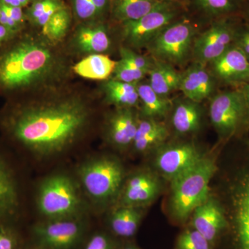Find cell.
I'll return each mask as SVG.
<instances>
[{"label":"cell","instance_id":"6da1fadb","mask_svg":"<svg viewBox=\"0 0 249 249\" xmlns=\"http://www.w3.org/2000/svg\"><path fill=\"white\" fill-rule=\"evenodd\" d=\"M89 118L88 107L76 98L40 104L24 98L7 101L0 110V132L15 152L49 157L73 143Z\"/></svg>","mask_w":249,"mask_h":249},{"label":"cell","instance_id":"7a4b0ae2","mask_svg":"<svg viewBox=\"0 0 249 249\" xmlns=\"http://www.w3.org/2000/svg\"><path fill=\"white\" fill-rule=\"evenodd\" d=\"M61 60L47 41L23 29L0 46V95L7 101L26 98L62 73Z\"/></svg>","mask_w":249,"mask_h":249},{"label":"cell","instance_id":"3957f363","mask_svg":"<svg viewBox=\"0 0 249 249\" xmlns=\"http://www.w3.org/2000/svg\"><path fill=\"white\" fill-rule=\"evenodd\" d=\"M217 170L215 162L204 157L171 181L170 209L176 220L185 222L196 207L209 197V183Z\"/></svg>","mask_w":249,"mask_h":249},{"label":"cell","instance_id":"277c9868","mask_svg":"<svg viewBox=\"0 0 249 249\" xmlns=\"http://www.w3.org/2000/svg\"><path fill=\"white\" fill-rule=\"evenodd\" d=\"M80 182L91 199L106 203L119 196L124 181V167L110 156L85 162L79 170Z\"/></svg>","mask_w":249,"mask_h":249},{"label":"cell","instance_id":"5b68a950","mask_svg":"<svg viewBox=\"0 0 249 249\" xmlns=\"http://www.w3.org/2000/svg\"><path fill=\"white\" fill-rule=\"evenodd\" d=\"M11 147L0 138V222L18 224L24 209L19 164Z\"/></svg>","mask_w":249,"mask_h":249},{"label":"cell","instance_id":"8992f818","mask_svg":"<svg viewBox=\"0 0 249 249\" xmlns=\"http://www.w3.org/2000/svg\"><path fill=\"white\" fill-rule=\"evenodd\" d=\"M37 206L49 220L76 217L81 208L76 183L60 174L46 178L39 188Z\"/></svg>","mask_w":249,"mask_h":249},{"label":"cell","instance_id":"52a82bcc","mask_svg":"<svg viewBox=\"0 0 249 249\" xmlns=\"http://www.w3.org/2000/svg\"><path fill=\"white\" fill-rule=\"evenodd\" d=\"M194 29L188 22L170 24L147 46L157 60L181 65L193 48Z\"/></svg>","mask_w":249,"mask_h":249},{"label":"cell","instance_id":"ba28073f","mask_svg":"<svg viewBox=\"0 0 249 249\" xmlns=\"http://www.w3.org/2000/svg\"><path fill=\"white\" fill-rule=\"evenodd\" d=\"M210 119L223 138H230L245 128V106L240 90H231L216 95L209 109Z\"/></svg>","mask_w":249,"mask_h":249},{"label":"cell","instance_id":"9c48e42d","mask_svg":"<svg viewBox=\"0 0 249 249\" xmlns=\"http://www.w3.org/2000/svg\"><path fill=\"white\" fill-rule=\"evenodd\" d=\"M175 16L171 8L161 1L155 9L142 18L123 23V37L132 47L147 46L160 31L170 25Z\"/></svg>","mask_w":249,"mask_h":249},{"label":"cell","instance_id":"30bf717a","mask_svg":"<svg viewBox=\"0 0 249 249\" xmlns=\"http://www.w3.org/2000/svg\"><path fill=\"white\" fill-rule=\"evenodd\" d=\"M84 232L83 223L77 218L51 219L33 228V235L42 249H71Z\"/></svg>","mask_w":249,"mask_h":249},{"label":"cell","instance_id":"8fae6325","mask_svg":"<svg viewBox=\"0 0 249 249\" xmlns=\"http://www.w3.org/2000/svg\"><path fill=\"white\" fill-rule=\"evenodd\" d=\"M236 33L226 22L214 24L193 42V52L196 62L212 63L234 45Z\"/></svg>","mask_w":249,"mask_h":249},{"label":"cell","instance_id":"7c38bea8","mask_svg":"<svg viewBox=\"0 0 249 249\" xmlns=\"http://www.w3.org/2000/svg\"><path fill=\"white\" fill-rule=\"evenodd\" d=\"M205 156L194 144L186 142L163 147L157 154L155 165L170 181L200 161Z\"/></svg>","mask_w":249,"mask_h":249},{"label":"cell","instance_id":"4fadbf2b","mask_svg":"<svg viewBox=\"0 0 249 249\" xmlns=\"http://www.w3.org/2000/svg\"><path fill=\"white\" fill-rule=\"evenodd\" d=\"M160 180L155 174L141 170L124 181L120 193V206L142 208L150 204L160 194Z\"/></svg>","mask_w":249,"mask_h":249},{"label":"cell","instance_id":"5bb4252c","mask_svg":"<svg viewBox=\"0 0 249 249\" xmlns=\"http://www.w3.org/2000/svg\"><path fill=\"white\" fill-rule=\"evenodd\" d=\"M214 76L229 85H243L249 81V60L240 49L232 45L212 62Z\"/></svg>","mask_w":249,"mask_h":249},{"label":"cell","instance_id":"9a60e30c","mask_svg":"<svg viewBox=\"0 0 249 249\" xmlns=\"http://www.w3.org/2000/svg\"><path fill=\"white\" fill-rule=\"evenodd\" d=\"M232 192V212L238 249H249V172L241 177Z\"/></svg>","mask_w":249,"mask_h":249},{"label":"cell","instance_id":"2e32d148","mask_svg":"<svg viewBox=\"0 0 249 249\" xmlns=\"http://www.w3.org/2000/svg\"><path fill=\"white\" fill-rule=\"evenodd\" d=\"M193 229L210 242L215 240L227 227V222L222 206L215 199L208 198L193 213Z\"/></svg>","mask_w":249,"mask_h":249},{"label":"cell","instance_id":"e0dca14e","mask_svg":"<svg viewBox=\"0 0 249 249\" xmlns=\"http://www.w3.org/2000/svg\"><path fill=\"white\" fill-rule=\"evenodd\" d=\"M138 121L132 108L118 107L107 122V135L109 142L120 149L132 145Z\"/></svg>","mask_w":249,"mask_h":249},{"label":"cell","instance_id":"ac0fdd59","mask_svg":"<svg viewBox=\"0 0 249 249\" xmlns=\"http://www.w3.org/2000/svg\"><path fill=\"white\" fill-rule=\"evenodd\" d=\"M193 102L200 103L209 97L214 89V80L204 65L196 62L181 74L178 88Z\"/></svg>","mask_w":249,"mask_h":249},{"label":"cell","instance_id":"d6986e66","mask_svg":"<svg viewBox=\"0 0 249 249\" xmlns=\"http://www.w3.org/2000/svg\"><path fill=\"white\" fill-rule=\"evenodd\" d=\"M169 132L166 126L156 119L144 118L139 120L132 146L139 153H145L166 140Z\"/></svg>","mask_w":249,"mask_h":249},{"label":"cell","instance_id":"ffe728a7","mask_svg":"<svg viewBox=\"0 0 249 249\" xmlns=\"http://www.w3.org/2000/svg\"><path fill=\"white\" fill-rule=\"evenodd\" d=\"M74 42L80 52L90 55L107 52L111 46L106 28L99 24L82 26L76 31Z\"/></svg>","mask_w":249,"mask_h":249},{"label":"cell","instance_id":"44dd1931","mask_svg":"<svg viewBox=\"0 0 249 249\" xmlns=\"http://www.w3.org/2000/svg\"><path fill=\"white\" fill-rule=\"evenodd\" d=\"M202 113L199 103L187 99L176 105L172 124L175 132L181 135L194 133L200 127Z\"/></svg>","mask_w":249,"mask_h":249},{"label":"cell","instance_id":"7402d4cb","mask_svg":"<svg viewBox=\"0 0 249 249\" xmlns=\"http://www.w3.org/2000/svg\"><path fill=\"white\" fill-rule=\"evenodd\" d=\"M117 62L102 53L91 54L73 67L78 76L87 79L104 80L114 73Z\"/></svg>","mask_w":249,"mask_h":249},{"label":"cell","instance_id":"603a6c76","mask_svg":"<svg viewBox=\"0 0 249 249\" xmlns=\"http://www.w3.org/2000/svg\"><path fill=\"white\" fill-rule=\"evenodd\" d=\"M148 73L149 85L160 96L168 97L170 93L179 88L181 74L170 64L157 60L154 62Z\"/></svg>","mask_w":249,"mask_h":249},{"label":"cell","instance_id":"cb8c5ba5","mask_svg":"<svg viewBox=\"0 0 249 249\" xmlns=\"http://www.w3.org/2000/svg\"><path fill=\"white\" fill-rule=\"evenodd\" d=\"M142 216V208L119 206L109 219L111 229L120 237H132L138 230Z\"/></svg>","mask_w":249,"mask_h":249},{"label":"cell","instance_id":"d4e9b609","mask_svg":"<svg viewBox=\"0 0 249 249\" xmlns=\"http://www.w3.org/2000/svg\"><path fill=\"white\" fill-rule=\"evenodd\" d=\"M137 89L144 118L157 120L168 114L172 106V102L168 97L156 93L149 84L137 85Z\"/></svg>","mask_w":249,"mask_h":249},{"label":"cell","instance_id":"484cf974","mask_svg":"<svg viewBox=\"0 0 249 249\" xmlns=\"http://www.w3.org/2000/svg\"><path fill=\"white\" fill-rule=\"evenodd\" d=\"M106 101L118 107L133 108L139 101L137 84L124 83L113 79L104 85Z\"/></svg>","mask_w":249,"mask_h":249},{"label":"cell","instance_id":"4316f807","mask_svg":"<svg viewBox=\"0 0 249 249\" xmlns=\"http://www.w3.org/2000/svg\"><path fill=\"white\" fill-rule=\"evenodd\" d=\"M160 2L158 0H116L113 15L122 23L137 20L155 9Z\"/></svg>","mask_w":249,"mask_h":249},{"label":"cell","instance_id":"83f0119b","mask_svg":"<svg viewBox=\"0 0 249 249\" xmlns=\"http://www.w3.org/2000/svg\"><path fill=\"white\" fill-rule=\"evenodd\" d=\"M71 22L70 11L64 6L57 11L42 27V34L50 42H58L66 35Z\"/></svg>","mask_w":249,"mask_h":249},{"label":"cell","instance_id":"f1b7e54d","mask_svg":"<svg viewBox=\"0 0 249 249\" xmlns=\"http://www.w3.org/2000/svg\"><path fill=\"white\" fill-rule=\"evenodd\" d=\"M64 6L60 0H36L26 13V18L34 25L42 27Z\"/></svg>","mask_w":249,"mask_h":249},{"label":"cell","instance_id":"f546056e","mask_svg":"<svg viewBox=\"0 0 249 249\" xmlns=\"http://www.w3.org/2000/svg\"><path fill=\"white\" fill-rule=\"evenodd\" d=\"M18 224L0 222V249H23Z\"/></svg>","mask_w":249,"mask_h":249},{"label":"cell","instance_id":"4dcf8cb0","mask_svg":"<svg viewBox=\"0 0 249 249\" xmlns=\"http://www.w3.org/2000/svg\"><path fill=\"white\" fill-rule=\"evenodd\" d=\"M114 73V79L130 84H137L147 74V72L134 68L122 60L117 62Z\"/></svg>","mask_w":249,"mask_h":249},{"label":"cell","instance_id":"1f68e13d","mask_svg":"<svg viewBox=\"0 0 249 249\" xmlns=\"http://www.w3.org/2000/svg\"><path fill=\"white\" fill-rule=\"evenodd\" d=\"M178 249H211L210 242L193 229L187 230L178 237Z\"/></svg>","mask_w":249,"mask_h":249},{"label":"cell","instance_id":"d6a6232c","mask_svg":"<svg viewBox=\"0 0 249 249\" xmlns=\"http://www.w3.org/2000/svg\"><path fill=\"white\" fill-rule=\"evenodd\" d=\"M121 60L127 62L128 65L145 72L149 73L153 66L154 62L146 57L136 53L130 49L121 47L120 49Z\"/></svg>","mask_w":249,"mask_h":249},{"label":"cell","instance_id":"836d02e7","mask_svg":"<svg viewBox=\"0 0 249 249\" xmlns=\"http://www.w3.org/2000/svg\"><path fill=\"white\" fill-rule=\"evenodd\" d=\"M73 4L75 14L80 19L88 20L98 16L91 0H73Z\"/></svg>","mask_w":249,"mask_h":249},{"label":"cell","instance_id":"e575fe53","mask_svg":"<svg viewBox=\"0 0 249 249\" xmlns=\"http://www.w3.org/2000/svg\"><path fill=\"white\" fill-rule=\"evenodd\" d=\"M201 5L210 12L223 14L232 10V0H199Z\"/></svg>","mask_w":249,"mask_h":249},{"label":"cell","instance_id":"d590c367","mask_svg":"<svg viewBox=\"0 0 249 249\" xmlns=\"http://www.w3.org/2000/svg\"><path fill=\"white\" fill-rule=\"evenodd\" d=\"M84 249H115V247L107 235L99 232L91 236Z\"/></svg>","mask_w":249,"mask_h":249},{"label":"cell","instance_id":"8d00e7d4","mask_svg":"<svg viewBox=\"0 0 249 249\" xmlns=\"http://www.w3.org/2000/svg\"><path fill=\"white\" fill-rule=\"evenodd\" d=\"M234 45L240 49L249 60V27L237 31Z\"/></svg>","mask_w":249,"mask_h":249},{"label":"cell","instance_id":"74e56055","mask_svg":"<svg viewBox=\"0 0 249 249\" xmlns=\"http://www.w3.org/2000/svg\"><path fill=\"white\" fill-rule=\"evenodd\" d=\"M1 9L4 11L9 17L12 18L15 22H17L18 24L24 27V23L27 19L25 14L23 11L22 7H18V6H7L2 4L0 1Z\"/></svg>","mask_w":249,"mask_h":249},{"label":"cell","instance_id":"f35d334b","mask_svg":"<svg viewBox=\"0 0 249 249\" xmlns=\"http://www.w3.org/2000/svg\"><path fill=\"white\" fill-rule=\"evenodd\" d=\"M239 90L242 93L245 106V128H249V81L242 85Z\"/></svg>","mask_w":249,"mask_h":249},{"label":"cell","instance_id":"ab89813d","mask_svg":"<svg viewBox=\"0 0 249 249\" xmlns=\"http://www.w3.org/2000/svg\"><path fill=\"white\" fill-rule=\"evenodd\" d=\"M14 34H13L9 29H6V27L0 24V46L9 40Z\"/></svg>","mask_w":249,"mask_h":249},{"label":"cell","instance_id":"60d3db41","mask_svg":"<svg viewBox=\"0 0 249 249\" xmlns=\"http://www.w3.org/2000/svg\"><path fill=\"white\" fill-rule=\"evenodd\" d=\"M97 10L98 16L103 14L107 5V0H91Z\"/></svg>","mask_w":249,"mask_h":249},{"label":"cell","instance_id":"b9f144b4","mask_svg":"<svg viewBox=\"0 0 249 249\" xmlns=\"http://www.w3.org/2000/svg\"><path fill=\"white\" fill-rule=\"evenodd\" d=\"M2 4L11 6H18V7H22L19 1L18 0H0ZM23 8V7H22Z\"/></svg>","mask_w":249,"mask_h":249},{"label":"cell","instance_id":"7bdbcfd3","mask_svg":"<svg viewBox=\"0 0 249 249\" xmlns=\"http://www.w3.org/2000/svg\"><path fill=\"white\" fill-rule=\"evenodd\" d=\"M18 1L22 5V7H24V6H27L31 2V0H18Z\"/></svg>","mask_w":249,"mask_h":249},{"label":"cell","instance_id":"ee69618b","mask_svg":"<svg viewBox=\"0 0 249 249\" xmlns=\"http://www.w3.org/2000/svg\"><path fill=\"white\" fill-rule=\"evenodd\" d=\"M123 249H138L136 248V247H132V246H127V247H124V248Z\"/></svg>","mask_w":249,"mask_h":249},{"label":"cell","instance_id":"f6af8a7d","mask_svg":"<svg viewBox=\"0 0 249 249\" xmlns=\"http://www.w3.org/2000/svg\"><path fill=\"white\" fill-rule=\"evenodd\" d=\"M1 5H0V14H1Z\"/></svg>","mask_w":249,"mask_h":249},{"label":"cell","instance_id":"bcb514c9","mask_svg":"<svg viewBox=\"0 0 249 249\" xmlns=\"http://www.w3.org/2000/svg\"><path fill=\"white\" fill-rule=\"evenodd\" d=\"M29 249L25 248V247H24V249Z\"/></svg>","mask_w":249,"mask_h":249},{"label":"cell","instance_id":"7dc6e473","mask_svg":"<svg viewBox=\"0 0 249 249\" xmlns=\"http://www.w3.org/2000/svg\"><path fill=\"white\" fill-rule=\"evenodd\" d=\"M42 249L40 248V249Z\"/></svg>","mask_w":249,"mask_h":249}]
</instances>
